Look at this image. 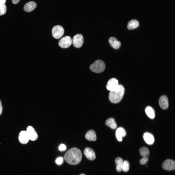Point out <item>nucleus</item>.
<instances>
[{
	"label": "nucleus",
	"mask_w": 175,
	"mask_h": 175,
	"mask_svg": "<svg viewBox=\"0 0 175 175\" xmlns=\"http://www.w3.org/2000/svg\"><path fill=\"white\" fill-rule=\"evenodd\" d=\"M129 162L125 160L123 162L122 170L124 172H127L129 170Z\"/></svg>",
	"instance_id": "5701e85b"
},
{
	"label": "nucleus",
	"mask_w": 175,
	"mask_h": 175,
	"mask_svg": "<svg viewBox=\"0 0 175 175\" xmlns=\"http://www.w3.org/2000/svg\"><path fill=\"white\" fill-rule=\"evenodd\" d=\"M84 153L86 157L90 160H93L96 158V156L95 152L90 148H86L84 151Z\"/></svg>",
	"instance_id": "9d476101"
},
{
	"label": "nucleus",
	"mask_w": 175,
	"mask_h": 175,
	"mask_svg": "<svg viewBox=\"0 0 175 175\" xmlns=\"http://www.w3.org/2000/svg\"><path fill=\"white\" fill-rule=\"evenodd\" d=\"M26 132L29 139L32 141H35L38 138L37 134L34 129L31 126H28Z\"/></svg>",
	"instance_id": "6e6552de"
},
{
	"label": "nucleus",
	"mask_w": 175,
	"mask_h": 175,
	"mask_svg": "<svg viewBox=\"0 0 175 175\" xmlns=\"http://www.w3.org/2000/svg\"><path fill=\"white\" fill-rule=\"evenodd\" d=\"M83 37L80 34H77L75 35L72 40L74 46L76 48L81 47L83 44Z\"/></svg>",
	"instance_id": "423d86ee"
},
{
	"label": "nucleus",
	"mask_w": 175,
	"mask_h": 175,
	"mask_svg": "<svg viewBox=\"0 0 175 175\" xmlns=\"http://www.w3.org/2000/svg\"><path fill=\"white\" fill-rule=\"evenodd\" d=\"M139 25V22L137 20L133 19L128 23L127 27L129 30H132L138 27Z\"/></svg>",
	"instance_id": "a211bd4d"
},
{
	"label": "nucleus",
	"mask_w": 175,
	"mask_h": 175,
	"mask_svg": "<svg viewBox=\"0 0 175 175\" xmlns=\"http://www.w3.org/2000/svg\"><path fill=\"white\" fill-rule=\"evenodd\" d=\"M144 140L148 144L151 145L154 142L155 139L154 136L151 134L149 132L145 133L143 136Z\"/></svg>",
	"instance_id": "4468645a"
},
{
	"label": "nucleus",
	"mask_w": 175,
	"mask_h": 175,
	"mask_svg": "<svg viewBox=\"0 0 175 175\" xmlns=\"http://www.w3.org/2000/svg\"><path fill=\"white\" fill-rule=\"evenodd\" d=\"M6 11V7L5 4L0 3V16L5 14Z\"/></svg>",
	"instance_id": "b1692460"
},
{
	"label": "nucleus",
	"mask_w": 175,
	"mask_h": 175,
	"mask_svg": "<svg viewBox=\"0 0 175 175\" xmlns=\"http://www.w3.org/2000/svg\"><path fill=\"white\" fill-rule=\"evenodd\" d=\"M85 137L87 140L90 141H95L96 139V133L93 130L88 131L86 134Z\"/></svg>",
	"instance_id": "f3484780"
},
{
	"label": "nucleus",
	"mask_w": 175,
	"mask_h": 175,
	"mask_svg": "<svg viewBox=\"0 0 175 175\" xmlns=\"http://www.w3.org/2000/svg\"><path fill=\"white\" fill-rule=\"evenodd\" d=\"M18 139L21 143L23 144L27 143L29 139L26 131H21L18 136Z\"/></svg>",
	"instance_id": "ddd939ff"
},
{
	"label": "nucleus",
	"mask_w": 175,
	"mask_h": 175,
	"mask_svg": "<svg viewBox=\"0 0 175 175\" xmlns=\"http://www.w3.org/2000/svg\"><path fill=\"white\" fill-rule=\"evenodd\" d=\"M12 2L14 4H16L19 2L20 0H11Z\"/></svg>",
	"instance_id": "c85d7f7f"
},
{
	"label": "nucleus",
	"mask_w": 175,
	"mask_h": 175,
	"mask_svg": "<svg viewBox=\"0 0 175 175\" xmlns=\"http://www.w3.org/2000/svg\"><path fill=\"white\" fill-rule=\"evenodd\" d=\"M72 40L71 37L69 36H66L61 38L59 41V45L61 47L67 48L71 44Z\"/></svg>",
	"instance_id": "39448f33"
},
{
	"label": "nucleus",
	"mask_w": 175,
	"mask_h": 175,
	"mask_svg": "<svg viewBox=\"0 0 175 175\" xmlns=\"http://www.w3.org/2000/svg\"><path fill=\"white\" fill-rule=\"evenodd\" d=\"M147 116L150 118L153 119L155 116V113L154 109L150 106H147L145 110Z\"/></svg>",
	"instance_id": "6ab92c4d"
},
{
	"label": "nucleus",
	"mask_w": 175,
	"mask_h": 175,
	"mask_svg": "<svg viewBox=\"0 0 175 175\" xmlns=\"http://www.w3.org/2000/svg\"><path fill=\"white\" fill-rule=\"evenodd\" d=\"M106 125L113 129H115L117 127V125L115 119L111 118L108 119L106 121Z\"/></svg>",
	"instance_id": "aec40b11"
},
{
	"label": "nucleus",
	"mask_w": 175,
	"mask_h": 175,
	"mask_svg": "<svg viewBox=\"0 0 175 175\" xmlns=\"http://www.w3.org/2000/svg\"><path fill=\"white\" fill-rule=\"evenodd\" d=\"M59 149L60 151H63L66 150V147L65 145L63 144H61L59 146Z\"/></svg>",
	"instance_id": "bb28decb"
},
{
	"label": "nucleus",
	"mask_w": 175,
	"mask_h": 175,
	"mask_svg": "<svg viewBox=\"0 0 175 175\" xmlns=\"http://www.w3.org/2000/svg\"><path fill=\"white\" fill-rule=\"evenodd\" d=\"M148 158L147 157L143 158L140 161V164L142 165L146 164L148 161Z\"/></svg>",
	"instance_id": "a878e982"
},
{
	"label": "nucleus",
	"mask_w": 175,
	"mask_h": 175,
	"mask_svg": "<svg viewBox=\"0 0 175 175\" xmlns=\"http://www.w3.org/2000/svg\"><path fill=\"white\" fill-rule=\"evenodd\" d=\"M105 68V66L104 62L101 60H98L91 65L90 69L94 72L99 73L103 71Z\"/></svg>",
	"instance_id": "7ed1b4c3"
},
{
	"label": "nucleus",
	"mask_w": 175,
	"mask_h": 175,
	"mask_svg": "<svg viewBox=\"0 0 175 175\" xmlns=\"http://www.w3.org/2000/svg\"><path fill=\"white\" fill-rule=\"evenodd\" d=\"M64 30L63 28L60 25L54 26L52 30V34L53 37L56 39H59L63 35Z\"/></svg>",
	"instance_id": "20e7f679"
},
{
	"label": "nucleus",
	"mask_w": 175,
	"mask_h": 175,
	"mask_svg": "<svg viewBox=\"0 0 175 175\" xmlns=\"http://www.w3.org/2000/svg\"><path fill=\"white\" fill-rule=\"evenodd\" d=\"M6 1V0H0V3L5 4Z\"/></svg>",
	"instance_id": "c756f323"
},
{
	"label": "nucleus",
	"mask_w": 175,
	"mask_h": 175,
	"mask_svg": "<svg viewBox=\"0 0 175 175\" xmlns=\"http://www.w3.org/2000/svg\"><path fill=\"white\" fill-rule=\"evenodd\" d=\"M115 161L116 165V169L117 171L119 172H121L122 170L123 163L122 158L120 157H117L115 159Z\"/></svg>",
	"instance_id": "412c9836"
},
{
	"label": "nucleus",
	"mask_w": 175,
	"mask_h": 175,
	"mask_svg": "<svg viewBox=\"0 0 175 175\" xmlns=\"http://www.w3.org/2000/svg\"><path fill=\"white\" fill-rule=\"evenodd\" d=\"M139 152L143 158H148L149 154V150L145 147L141 148L140 149Z\"/></svg>",
	"instance_id": "4be33fe9"
},
{
	"label": "nucleus",
	"mask_w": 175,
	"mask_h": 175,
	"mask_svg": "<svg viewBox=\"0 0 175 175\" xmlns=\"http://www.w3.org/2000/svg\"><path fill=\"white\" fill-rule=\"evenodd\" d=\"M119 85L118 80L116 78H113L108 81L106 86L107 89L110 91L116 88Z\"/></svg>",
	"instance_id": "1a4fd4ad"
},
{
	"label": "nucleus",
	"mask_w": 175,
	"mask_h": 175,
	"mask_svg": "<svg viewBox=\"0 0 175 175\" xmlns=\"http://www.w3.org/2000/svg\"><path fill=\"white\" fill-rule=\"evenodd\" d=\"M126 134L125 130L123 128L119 127L116 130L115 133L116 137L117 140L121 142L122 140V138Z\"/></svg>",
	"instance_id": "f8f14e48"
},
{
	"label": "nucleus",
	"mask_w": 175,
	"mask_h": 175,
	"mask_svg": "<svg viewBox=\"0 0 175 175\" xmlns=\"http://www.w3.org/2000/svg\"><path fill=\"white\" fill-rule=\"evenodd\" d=\"M79 175H85V174H80Z\"/></svg>",
	"instance_id": "7c9ffc66"
},
{
	"label": "nucleus",
	"mask_w": 175,
	"mask_h": 175,
	"mask_svg": "<svg viewBox=\"0 0 175 175\" xmlns=\"http://www.w3.org/2000/svg\"><path fill=\"white\" fill-rule=\"evenodd\" d=\"M109 42L110 45L115 49H119L121 45L120 42L114 37H110L109 39Z\"/></svg>",
	"instance_id": "dca6fc26"
},
{
	"label": "nucleus",
	"mask_w": 175,
	"mask_h": 175,
	"mask_svg": "<svg viewBox=\"0 0 175 175\" xmlns=\"http://www.w3.org/2000/svg\"><path fill=\"white\" fill-rule=\"evenodd\" d=\"M63 162V158L62 157H59L57 158L55 160L56 164L58 165H61L62 164Z\"/></svg>",
	"instance_id": "393cba45"
},
{
	"label": "nucleus",
	"mask_w": 175,
	"mask_h": 175,
	"mask_svg": "<svg viewBox=\"0 0 175 175\" xmlns=\"http://www.w3.org/2000/svg\"><path fill=\"white\" fill-rule=\"evenodd\" d=\"M82 157L80 150L78 148H73L69 149L65 153L64 158L66 161L69 164L75 165L80 162Z\"/></svg>",
	"instance_id": "f257e3e1"
},
{
	"label": "nucleus",
	"mask_w": 175,
	"mask_h": 175,
	"mask_svg": "<svg viewBox=\"0 0 175 175\" xmlns=\"http://www.w3.org/2000/svg\"><path fill=\"white\" fill-rule=\"evenodd\" d=\"M162 167L163 169L166 170H174L175 168V161L170 159H167L163 163Z\"/></svg>",
	"instance_id": "0eeeda50"
},
{
	"label": "nucleus",
	"mask_w": 175,
	"mask_h": 175,
	"mask_svg": "<svg viewBox=\"0 0 175 175\" xmlns=\"http://www.w3.org/2000/svg\"></svg>",
	"instance_id": "2f4dec72"
},
{
	"label": "nucleus",
	"mask_w": 175,
	"mask_h": 175,
	"mask_svg": "<svg viewBox=\"0 0 175 175\" xmlns=\"http://www.w3.org/2000/svg\"><path fill=\"white\" fill-rule=\"evenodd\" d=\"M36 6V4L35 2L31 1L25 4L24 7V9L26 12H30L33 10Z\"/></svg>",
	"instance_id": "2eb2a0df"
},
{
	"label": "nucleus",
	"mask_w": 175,
	"mask_h": 175,
	"mask_svg": "<svg viewBox=\"0 0 175 175\" xmlns=\"http://www.w3.org/2000/svg\"><path fill=\"white\" fill-rule=\"evenodd\" d=\"M2 105L1 102L0 100V115L2 114Z\"/></svg>",
	"instance_id": "cd10ccee"
},
{
	"label": "nucleus",
	"mask_w": 175,
	"mask_h": 175,
	"mask_svg": "<svg viewBox=\"0 0 175 175\" xmlns=\"http://www.w3.org/2000/svg\"><path fill=\"white\" fill-rule=\"evenodd\" d=\"M159 103L160 106L163 110L167 109L168 106V100L167 96L163 95L159 98Z\"/></svg>",
	"instance_id": "9b49d317"
},
{
	"label": "nucleus",
	"mask_w": 175,
	"mask_h": 175,
	"mask_svg": "<svg viewBox=\"0 0 175 175\" xmlns=\"http://www.w3.org/2000/svg\"><path fill=\"white\" fill-rule=\"evenodd\" d=\"M124 92V88L123 86L119 84L116 88L110 91L109 95L110 101L114 104L119 102L123 97Z\"/></svg>",
	"instance_id": "f03ea898"
}]
</instances>
